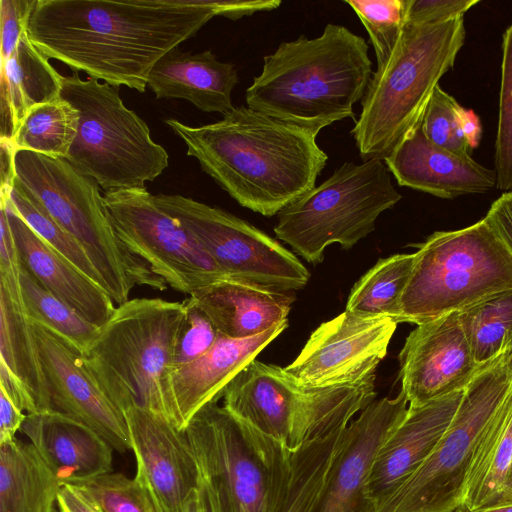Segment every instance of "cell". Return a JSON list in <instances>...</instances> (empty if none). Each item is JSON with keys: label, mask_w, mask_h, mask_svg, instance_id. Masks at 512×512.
Here are the masks:
<instances>
[{"label": "cell", "mask_w": 512, "mask_h": 512, "mask_svg": "<svg viewBox=\"0 0 512 512\" xmlns=\"http://www.w3.org/2000/svg\"><path fill=\"white\" fill-rule=\"evenodd\" d=\"M214 16L209 0H35L27 34L47 58L143 93L157 61Z\"/></svg>", "instance_id": "1"}, {"label": "cell", "mask_w": 512, "mask_h": 512, "mask_svg": "<svg viewBox=\"0 0 512 512\" xmlns=\"http://www.w3.org/2000/svg\"><path fill=\"white\" fill-rule=\"evenodd\" d=\"M164 122L223 190L266 217L314 188L328 160L315 133L247 106L198 127L173 118Z\"/></svg>", "instance_id": "2"}, {"label": "cell", "mask_w": 512, "mask_h": 512, "mask_svg": "<svg viewBox=\"0 0 512 512\" xmlns=\"http://www.w3.org/2000/svg\"><path fill=\"white\" fill-rule=\"evenodd\" d=\"M368 48L363 37L332 23L316 38L281 42L246 89L247 107L316 135L345 118L356 121L353 105L373 74Z\"/></svg>", "instance_id": "3"}, {"label": "cell", "mask_w": 512, "mask_h": 512, "mask_svg": "<svg viewBox=\"0 0 512 512\" xmlns=\"http://www.w3.org/2000/svg\"><path fill=\"white\" fill-rule=\"evenodd\" d=\"M185 315L184 301L129 299L116 307L84 352L91 376L123 414L147 410L181 430L169 379Z\"/></svg>", "instance_id": "4"}, {"label": "cell", "mask_w": 512, "mask_h": 512, "mask_svg": "<svg viewBox=\"0 0 512 512\" xmlns=\"http://www.w3.org/2000/svg\"><path fill=\"white\" fill-rule=\"evenodd\" d=\"M464 17L406 21L386 64L373 72L351 130L360 157L384 160L421 123L440 79L465 42Z\"/></svg>", "instance_id": "5"}, {"label": "cell", "mask_w": 512, "mask_h": 512, "mask_svg": "<svg viewBox=\"0 0 512 512\" xmlns=\"http://www.w3.org/2000/svg\"><path fill=\"white\" fill-rule=\"evenodd\" d=\"M14 166L21 187L84 248L115 304L128 301L136 285L168 288L118 239L94 179L66 159L32 151H16Z\"/></svg>", "instance_id": "6"}, {"label": "cell", "mask_w": 512, "mask_h": 512, "mask_svg": "<svg viewBox=\"0 0 512 512\" xmlns=\"http://www.w3.org/2000/svg\"><path fill=\"white\" fill-rule=\"evenodd\" d=\"M184 431L221 512H278L292 463L283 444L217 401L199 410Z\"/></svg>", "instance_id": "7"}, {"label": "cell", "mask_w": 512, "mask_h": 512, "mask_svg": "<svg viewBox=\"0 0 512 512\" xmlns=\"http://www.w3.org/2000/svg\"><path fill=\"white\" fill-rule=\"evenodd\" d=\"M61 97L79 112L78 132L66 160L105 191L146 188L168 167L167 151L147 123L128 109L119 87L63 76Z\"/></svg>", "instance_id": "8"}, {"label": "cell", "mask_w": 512, "mask_h": 512, "mask_svg": "<svg viewBox=\"0 0 512 512\" xmlns=\"http://www.w3.org/2000/svg\"><path fill=\"white\" fill-rule=\"evenodd\" d=\"M418 247L399 323L419 325L512 288V255L484 218Z\"/></svg>", "instance_id": "9"}, {"label": "cell", "mask_w": 512, "mask_h": 512, "mask_svg": "<svg viewBox=\"0 0 512 512\" xmlns=\"http://www.w3.org/2000/svg\"><path fill=\"white\" fill-rule=\"evenodd\" d=\"M402 196L392 184L384 160L345 162L333 174L277 214L278 239L311 264L338 243L350 249L375 229L382 212Z\"/></svg>", "instance_id": "10"}, {"label": "cell", "mask_w": 512, "mask_h": 512, "mask_svg": "<svg viewBox=\"0 0 512 512\" xmlns=\"http://www.w3.org/2000/svg\"><path fill=\"white\" fill-rule=\"evenodd\" d=\"M511 356L512 350L480 368L430 455L374 512H461L476 449L512 390Z\"/></svg>", "instance_id": "11"}, {"label": "cell", "mask_w": 512, "mask_h": 512, "mask_svg": "<svg viewBox=\"0 0 512 512\" xmlns=\"http://www.w3.org/2000/svg\"><path fill=\"white\" fill-rule=\"evenodd\" d=\"M214 259L227 280L275 292L302 289L310 273L275 239L220 208L179 194L154 195Z\"/></svg>", "instance_id": "12"}, {"label": "cell", "mask_w": 512, "mask_h": 512, "mask_svg": "<svg viewBox=\"0 0 512 512\" xmlns=\"http://www.w3.org/2000/svg\"><path fill=\"white\" fill-rule=\"evenodd\" d=\"M224 407L292 453L342 421L337 392L298 385L284 368L251 361L223 391Z\"/></svg>", "instance_id": "13"}, {"label": "cell", "mask_w": 512, "mask_h": 512, "mask_svg": "<svg viewBox=\"0 0 512 512\" xmlns=\"http://www.w3.org/2000/svg\"><path fill=\"white\" fill-rule=\"evenodd\" d=\"M103 198L118 239L168 287L190 295L227 280L209 253L146 188L109 190Z\"/></svg>", "instance_id": "14"}, {"label": "cell", "mask_w": 512, "mask_h": 512, "mask_svg": "<svg viewBox=\"0 0 512 512\" xmlns=\"http://www.w3.org/2000/svg\"><path fill=\"white\" fill-rule=\"evenodd\" d=\"M397 324L345 310L313 331L296 359L284 367L300 386L354 383L375 375Z\"/></svg>", "instance_id": "15"}, {"label": "cell", "mask_w": 512, "mask_h": 512, "mask_svg": "<svg viewBox=\"0 0 512 512\" xmlns=\"http://www.w3.org/2000/svg\"><path fill=\"white\" fill-rule=\"evenodd\" d=\"M29 321L44 381L46 411L87 425L119 453L132 450L125 416L98 387L84 353L53 330Z\"/></svg>", "instance_id": "16"}, {"label": "cell", "mask_w": 512, "mask_h": 512, "mask_svg": "<svg viewBox=\"0 0 512 512\" xmlns=\"http://www.w3.org/2000/svg\"><path fill=\"white\" fill-rule=\"evenodd\" d=\"M398 359L409 407L463 391L482 367L474 360L458 311L417 325Z\"/></svg>", "instance_id": "17"}, {"label": "cell", "mask_w": 512, "mask_h": 512, "mask_svg": "<svg viewBox=\"0 0 512 512\" xmlns=\"http://www.w3.org/2000/svg\"><path fill=\"white\" fill-rule=\"evenodd\" d=\"M124 416L137 462L135 478L149 490L159 512H184L202 482L185 431L139 408L128 409Z\"/></svg>", "instance_id": "18"}, {"label": "cell", "mask_w": 512, "mask_h": 512, "mask_svg": "<svg viewBox=\"0 0 512 512\" xmlns=\"http://www.w3.org/2000/svg\"><path fill=\"white\" fill-rule=\"evenodd\" d=\"M409 403L401 390L374 400L350 422L347 441L312 512H374L368 480L377 454L405 417Z\"/></svg>", "instance_id": "19"}, {"label": "cell", "mask_w": 512, "mask_h": 512, "mask_svg": "<svg viewBox=\"0 0 512 512\" xmlns=\"http://www.w3.org/2000/svg\"><path fill=\"white\" fill-rule=\"evenodd\" d=\"M463 391L408 407L403 420L381 446L369 476L368 495L375 509L430 455L450 425Z\"/></svg>", "instance_id": "20"}, {"label": "cell", "mask_w": 512, "mask_h": 512, "mask_svg": "<svg viewBox=\"0 0 512 512\" xmlns=\"http://www.w3.org/2000/svg\"><path fill=\"white\" fill-rule=\"evenodd\" d=\"M384 162L400 186L438 198L486 193L496 187L494 169L434 145L421 123Z\"/></svg>", "instance_id": "21"}, {"label": "cell", "mask_w": 512, "mask_h": 512, "mask_svg": "<svg viewBox=\"0 0 512 512\" xmlns=\"http://www.w3.org/2000/svg\"><path fill=\"white\" fill-rule=\"evenodd\" d=\"M0 200L6 208L20 265L86 321L104 326L116 309L107 291L40 238L17 213L10 198Z\"/></svg>", "instance_id": "22"}, {"label": "cell", "mask_w": 512, "mask_h": 512, "mask_svg": "<svg viewBox=\"0 0 512 512\" xmlns=\"http://www.w3.org/2000/svg\"><path fill=\"white\" fill-rule=\"evenodd\" d=\"M288 326V320L246 339L220 334L213 347L197 360L173 368L169 386L180 429L210 402L218 401L229 382Z\"/></svg>", "instance_id": "23"}, {"label": "cell", "mask_w": 512, "mask_h": 512, "mask_svg": "<svg viewBox=\"0 0 512 512\" xmlns=\"http://www.w3.org/2000/svg\"><path fill=\"white\" fill-rule=\"evenodd\" d=\"M20 431L61 485H76L112 470L110 444L68 416L50 411L27 414Z\"/></svg>", "instance_id": "24"}, {"label": "cell", "mask_w": 512, "mask_h": 512, "mask_svg": "<svg viewBox=\"0 0 512 512\" xmlns=\"http://www.w3.org/2000/svg\"><path fill=\"white\" fill-rule=\"evenodd\" d=\"M20 262L9 227L0 230V362L21 380L38 412L46 394L34 333L20 287Z\"/></svg>", "instance_id": "25"}, {"label": "cell", "mask_w": 512, "mask_h": 512, "mask_svg": "<svg viewBox=\"0 0 512 512\" xmlns=\"http://www.w3.org/2000/svg\"><path fill=\"white\" fill-rule=\"evenodd\" d=\"M238 73L231 63L220 62L206 50L185 52L176 47L151 69L147 85L157 99H185L203 112H230Z\"/></svg>", "instance_id": "26"}, {"label": "cell", "mask_w": 512, "mask_h": 512, "mask_svg": "<svg viewBox=\"0 0 512 512\" xmlns=\"http://www.w3.org/2000/svg\"><path fill=\"white\" fill-rule=\"evenodd\" d=\"M189 297L218 332L231 339L251 338L286 321L295 299L292 292H275L231 280L199 288Z\"/></svg>", "instance_id": "27"}, {"label": "cell", "mask_w": 512, "mask_h": 512, "mask_svg": "<svg viewBox=\"0 0 512 512\" xmlns=\"http://www.w3.org/2000/svg\"><path fill=\"white\" fill-rule=\"evenodd\" d=\"M512 505V390L488 425L467 474L461 512Z\"/></svg>", "instance_id": "28"}, {"label": "cell", "mask_w": 512, "mask_h": 512, "mask_svg": "<svg viewBox=\"0 0 512 512\" xmlns=\"http://www.w3.org/2000/svg\"><path fill=\"white\" fill-rule=\"evenodd\" d=\"M49 60L26 31L10 59L1 64L0 139L11 141L29 110L61 96L63 76Z\"/></svg>", "instance_id": "29"}, {"label": "cell", "mask_w": 512, "mask_h": 512, "mask_svg": "<svg viewBox=\"0 0 512 512\" xmlns=\"http://www.w3.org/2000/svg\"><path fill=\"white\" fill-rule=\"evenodd\" d=\"M60 486L32 443L0 445V512H54Z\"/></svg>", "instance_id": "30"}, {"label": "cell", "mask_w": 512, "mask_h": 512, "mask_svg": "<svg viewBox=\"0 0 512 512\" xmlns=\"http://www.w3.org/2000/svg\"><path fill=\"white\" fill-rule=\"evenodd\" d=\"M349 424L292 453L290 477L278 512L313 511L347 441Z\"/></svg>", "instance_id": "31"}, {"label": "cell", "mask_w": 512, "mask_h": 512, "mask_svg": "<svg viewBox=\"0 0 512 512\" xmlns=\"http://www.w3.org/2000/svg\"><path fill=\"white\" fill-rule=\"evenodd\" d=\"M416 253L379 259L354 285L346 310L363 317L389 318L399 323L402 295L414 267Z\"/></svg>", "instance_id": "32"}, {"label": "cell", "mask_w": 512, "mask_h": 512, "mask_svg": "<svg viewBox=\"0 0 512 512\" xmlns=\"http://www.w3.org/2000/svg\"><path fill=\"white\" fill-rule=\"evenodd\" d=\"M458 315L478 366L512 350V288L493 293Z\"/></svg>", "instance_id": "33"}, {"label": "cell", "mask_w": 512, "mask_h": 512, "mask_svg": "<svg viewBox=\"0 0 512 512\" xmlns=\"http://www.w3.org/2000/svg\"><path fill=\"white\" fill-rule=\"evenodd\" d=\"M79 112L61 96L33 107L12 140L14 151H32L65 159L79 126Z\"/></svg>", "instance_id": "34"}, {"label": "cell", "mask_w": 512, "mask_h": 512, "mask_svg": "<svg viewBox=\"0 0 512 512\" xmlns=\"http://www.w3.org/2000/svg\"><path fill=\"white\" fill-rule=\"evenodd\" d=\"M19 278L28 319L63 336L84 353L97 337L100 328L54 296L21 265Z\"/></svg>", "instance_id": "35"}, {"label": "cell", "mask_w": 512, "mask_h": 512, "mask_svg": "<svg viewBox=\"0 0 512 512\" xmlns=\"http://www.w3.org/2000/svg\"><path fill=\"white\" fill-rule=\"evenodd\" d=\"M9 198L17 213L40 238L104 288L103 281L84 248L21 187L16 179Z\"/></svg>", "instance_id": "36"}, {"label": "cell", "mask_w": 512, "mask_h": 512, "mask_svg": "<svg viewBox=\"0 0 512 512\" xmlns=\"http://www.w3.org/2000/svg\"><path fill=\"white\" fill-rule=\"evenodd\" d=\"M365 27L377 68L390 58L406 22L408 0H345Z\"/></svg>", "instance_id": "37"}, {"label": "cell", "mask_w": 512, "mask_h": 512, "mask_svg": "<svg viewBox=\"0 0 512 512\" xmlns=\"http://www.w3.org/2000/svg\"><path fill=\"white\" fill-rule=\"evenodd\" d=\"M496 188L512 191V23L503 33L499 114L495 141Z\"/></svg>", "instance_id": "38"}, {"label": "cell", "mask_w": 512, "mask_h": 512, "mask_svg": "<svg viewBox=\"0 0 512 512\" xmlns=\"http://www.w3.org/2000/svg\"><path fill=\"white\" fill-rule=\"evenodd\" d=\"M76 486L89 494L103 512H159L149 490L135 477L108 472Z\"/></svg>", "instance_id": "39"}, {"label": "cell", "mask_w": 512, "mask_h": 512, "mask_svg": "<svg viewBox=\"0 0 512 512\" xmlns=\"http://www.w3.org/2000/svg\"><path fill=\"white\" fill-rule=\"evenodd\" d=\"M459 105L438 85L426 107L421 127L426 138L434 145L462 157H472L459 124Z\"/></svg>", "instance_id": "40"}, {"label": "cell", "mask_w": 512, "mask_h": 512, "mask_svg": "<svg viewBox=\"0 0 512 512\" xmlns=\"http://www.w3.org/2000/svg\"><path fill=\"white\" fill-rule=\"evenodd\" d=\"M186 315L177 339L173 368L189 364L208 352L220 333L208 316L187 297Z\"/></svg>", "instance_id": "41"}, {"label": "cell", "mask_w": 512, "mask_h": 512, "mask_svg": "<svg viewBox=\"0 0 512 512\" xmlns=\"http://www.w3.org/2000/svg\"><path fill=\"white\" fill-rule=\"evenodd\" d=\"M34 4L35 0H0L1 64L10 59L27 31Z\"/></svg>", "instance_id": "42"}, {"label": "cell", "mask_w": 512, "mask_h": 512, "mask_svg": "<svg viewBox=\"0 0 512 512\" xmlns=\"http://www.w3.org/2000/svg\"><path fill=\"white\" fill-rule=\"evenodd\" d=\"M479 0H408L406 21L417 23H442L459 17Z\"/></svg>", "instance_id": "43"}, {"label": "cell", "mask_w": 512, "mask_h": 512, "mask_svg": "<svg viewBox=\"0 0 512 512\" xmlns=\"http://www.w3.org/2000/svg\"><path fill=\"white\" fill-rule=\"evenodd\" d=\"M484 219L512 255V191L497 198Z\"/></svg>", "instance_id": "44"}, {"label": "cell", "mask_w": 512, "mask_h": 512, "mask_svg": "<svg viewBox=\"0 0 512 512\" xmlns=\"http://www.w3.org/2000/svg\"><path fill=\"white\" fill-rule=\"evenodd\" d=\"M57 506L59 512H103L89 494L72 484L60 486Z\"/></svg>", "instance_id": "45"}, {"label": "cell", "mask_w": 512, "mask_h": 512, "mask_svg": "<svg viewBox=\"0 0 512 512\" xmlns=\"http://www.w3.org/2000/svg\"><path fill=\"white\" fill-rule=\"evenodd\" d=\"M0 389L20 410L26 411L27 414L38 412L31 395L21 380L2 362H0Z\"/></svg>", "instance_id": "46"}, {"label": "cell", "mask_w": 512, "mask_h": 512, "mask_svg": "<svg viewBox=\"0 0 512 512\" xmlns=\"http://www.w3.org/2000/svg\"><path fill=\"white\" fill-rule=\"evenodd\" d=\"M27 414L23 413L0 389V445L16 439Z\"/></svg>", "instance_id": "47"}, {"label": "cell", "mask_w": 512, "mask_h": 512, "mask_svg": "<svg viewBox=\"0 0 512 512\" xmlns=\"http://www.w3.org/2000/svg\"><path fill=\"white\" fill-rule=\"evenodd\" d=\"M0 168H1V195L0 198L7 199L13 188L16 179L14 155L15 151L9 140L0 139Z\"/></svg>", "instance_id": "48"}, {"label": "cell", "mask_w": 512, "mask_h": 512, "mask_svg": "<svg viewBox=\"0 0 512 512\" xmlns=\"http://www.w3.org/2000/svg\"><path fill=\"white\" fill-rule=\"evenodd\" d=\"M457 116L462 133L473 150L479 144L482 134V128L478 116L471 109H466L459 105L457 109Z\"/></svg>", "instance_id": "49"}, {"label": "cell", "mask_w": 512, "mask_h": 512, "mask_svg": "<svg viewBox=\"0 0 512 512\" xmlns=\"http://www.w3.org/2000/svg\"><path fill=\"white\" fill-rule=\"evenodd\" d=\"M201 489H202L206 512H221L216 495L203 476H202Z\"/></svg>", "instance_id": "50"}, {"label": "cell", "mask_w": 512, "mask_h": 512, "mask_svg": "<svg viewBox=\"0 0 512 512\" xmlns=\"http://www.w3.org/2000/svg\"><path fill=\"white\" fill-rule=\"evenodd\" d=\"M184 512H206L201 486L187 501Z\"/></svg>", "instance_id": "51"}, {"label": "cell", "mask_w": 512, "mask_h": 512, "mask_svg": "<svg viewBox=\"0 0 512 512\" xmlns=\"http://www.w3.org/2000/svg\"><path fill=\"white\" fill-rule=\"evenodd\" d=\"M482 512H512V505L494 508V509H490V510H485Z\"/></svg>", "instance_id": "52"}, {"label": "cell", "mask_w": 512, "mask_h": 512, "mask_svg": "<svg viewBox=\"0 0 512 512\" xmlns=\"http://www.w3.org/2000/svg\"><path fill=\"white\" fill-rule=\"evenodd\" d=\"M511 368H512V356H511Z\"/></svg>", "instance_id": "53"}]
</instances>
